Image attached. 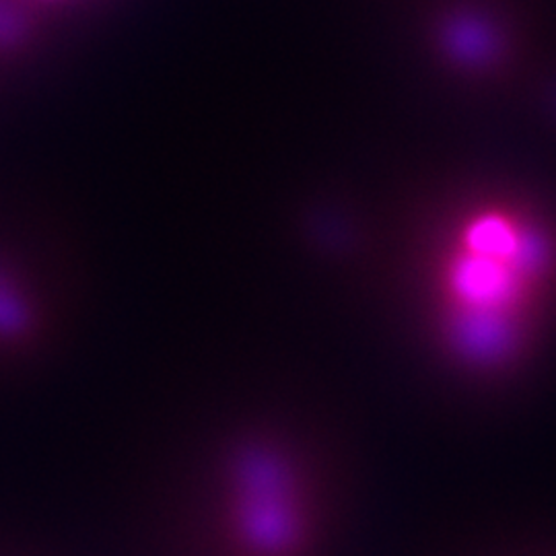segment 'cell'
<instances>
[{
	"mask_svg": "<svg viewBox=\"0 0 556 556\" xmlns=\"http://www.w3.org/2000/svg\"><path fill=\"white\" fill-rule=\"evenodd\" d=\"M556 239L516 200L466 208L433 266L439 334L468 367L497 369L516 358L553 293Z\"/></svg>",
	"mask_w": 556,
	"mask_h": 556,
	"instance_id": "cell-1",
	"label": "cell"
},
{
	"mask_svg": "<svg viewBox=\"0 0 556 556\" xmlns=\"http://www.w3.org/2000/svg\"><path fill=\"white\" fill-rule=\"evenodd\" d=\"M0 556H4V555H2V553H0Z\"/></svg>",
	"mask_w": 556,
	"mask_h": 556,
	"instance_id": "cell-4",
	"label": "cell"
},
{
	"mask_svg": "<svg viewBox=\"0 0 556 556\" xmlns=\"http://www.w3.org/2000/svg\"><path fill=\"white\" fill-rule=\"evenodd\" d=\"M231 517L236 540L250 556H295L303 542L298 480L285 457L258 445L233 470Z\"/></svg>",
	"mask_w": 556,
	"mask_h": 556,
	"instance_id": "cell-2",
	"label": "cell"
},
{
	"mask_svg": "<svg viewBox=\"0 0 556 556\" xmlns=\"http://www.w3.org/2000/svg\"><path fill=\"white\" fill-rule=\"evenodd\" d=\"M56 324L59 301L46 264L0 231V383L38 361Z\"/></svg>",
	"mask_w": 556,
	"mask_h": 556,
	"instance_id": "cell-3",
	"label": "cell"
}]
</instances>
